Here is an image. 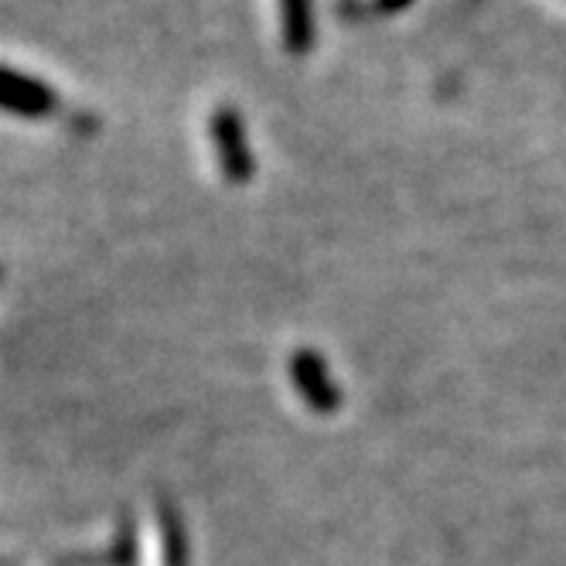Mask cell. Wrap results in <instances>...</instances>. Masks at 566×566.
<instances>
[{"label":"cell","mask_w":566,"mask_h":566,"mask_svg":"<svg viewBox=\"0 0 566 566\" xmlns=\"http://www.w3.org/2000/svg\"><path fill=\"white\" fill-rule=\"evenodd\" d=\"M413 0H379V11H386V14H399L402 8H410Z\"/></svg>","instance_id":"cell-5"},{"label":"cell","mask_w":566,"mask_h":566,"mask_svg":"<svg viewBox=\"0 0 566 566\" xmlns=\"http://www.w3.org/2000/svg\"><path fill=\"white\" fill-rule=\"evenodd\" d=\"M59 96L49 83L34 78L28 72L0 65V109L28 116V119H45L49 113H55Z\"/></svg>","instance_id":"cell-1"},{"label":"cell","mask_w":566,"mask_h":566,"mask_svg":"<svg viewBox=\"0 0 566 566\" xmlns=\"http://www.w3.org/2000/svg\"><path fill=\"white\" fill-rule=\"evenodd\" d=\"M212 144L229 181L253 178V154L247 144V130H242V119L232 106H219L212 113Z\"/></svg>","instance_id":"cell-2"},{"label":"cell","mask_w":566,"mask_h":566,"mask_svg":"<svg viewBox=\"0 0 566 566\" xmlns=\"http://www.w3.org/2000/svg\"><path fill=\"white\" fill-rule=\"evenodd\" d=\"M297 376H301V386L314 396L317 407H328V396H321L317 386H325V379H321V366H317V358L314 355H297Z\"/></svg>","instance_id":"cell-4"},{"label":"cell","mask_w":566,"mask_h":566,"mask_svg":"<svg viewBox=\"0 0 566 566\" xmlns=\"http://www.w3.org/2000/svg\"><path fill=\"white\" fill-rule=\"evenodd\" d=\"M283 45L294 55H307L314 49V0H280Z\"/></svg>","instance_id":"cell-3"}]
</instances>
